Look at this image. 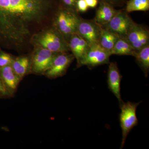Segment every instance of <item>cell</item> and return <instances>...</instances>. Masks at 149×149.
I'll return each instance as SVG.
<instances>
[{"instance_id":"6da1fadb","label":"cell","mask_w":149,"mask_h":149,"mask_svg":"<svg viewBox=\"0 0 149 149\" xmlns=\"http://www.w3.org/2000/svg\"><path fill=\"white\" fill-rule=\"evenodd\" d=\"M10 17L14 38L21 39L27 34V24L42 13L43 0H10Z\"/></svg>"},{"instance_id":"7a4b0ae2","label":"cell","mask_w":149,"mask_h":149,"mask_svg":"<svg viewBox=\"0 0 149 149\" xmlns=\"http://www.w3.org/2000/svg\"><path fill=\"white\" fill-rule=\"evenodd\" d=\"M140 103H132L128 102L123 103L120 106L121 112L120 114V127L122 131V140L121 148L125 144L126 138L129 132L138 124L136 116V110Z\"/></svg>"},{"instance_id":"3957f363","label":"cell","mask_w":149,"mask_h":149,"mask_svg":"<svg viewBox=\"0 0 149 149\" xmlns=\"http://www.w3.org/2000/svg\"><path fill=\"white\" fill-rule=\"evenodd\" d=\"M64 37L54 30L45 32L38 37L37 42L42 47L55 53H65L69 50L68 44Z\"/></svg>"},{"instance_id":"277c9868","label":"cell","mask_w":149,"mask_h":149,"mask_svg":"<svg viewBox=\"0 0 149 149\" xmlns=\"http://www.w3.org/2000/svg\"><path fill=\"white\" fill-rule=\"evenodd\" d=\"M111 55V53L103 48L99 43L92 44L90 45L88 51L80 61L78 67L83 65L94 67L107 64L109 63Z\"/></svg>"},{"instance_id":"5b68a950","label":"cell","mask_w":149,"mask_h":149,"mask_svg":"<svg viewBox=\"0 0 149 149\" xmlns=\"http://www.w3.org/2000/svg\"><path fill=\"white\" fill-rule=\"evenodd\" d=\"M80 20V18L72 10H62L57 17V26L60 33L63 37H70L76 33Z\"/></svg>"},{"instance_id":"8992f818","label":"cell","mask_w":149,"mask_h":149,"mask_svg":"<svg viewBox=\"0 0 149 149\" xmlns=\"http://www.w3.org/2000/svg\"><path fill=\"white\" fill-rule=\"evenodd\" d=\"M134 23L126 13L119 10L107 24L102 26L115 33L120 38L126 39L127 34Z\"/></svg>"},{"instance_id":"52a82bcc","label":"cell","mask_w":149,"mask_h":149,"mask_svg":"<svg viewBox=\"0 0 149 149\" xmlns=\"http://www.w3.org/2000/svg\"><path fill=\"white\" fill-rule=\"evenodd\" d=\"M102 26L95 19L86 20L80 19L76 33L86 40L90 45L99 43Z\"/></svg>"},{"instance_id":"ba28073f","label":"cell","mask_w":149,"mask_h":149,"mask_svg":"<svg viewBox=\"0 0 149 149\" xmlns=\"http://www.w3.org/2000/svg\"><path fill=\"white\" fill-rule=\"evenodd\" d=\"M55 54L42 47L35 51L31 62L32 72L36 74L45 73L50 66Z\"/></svg>"},{"instance_id":"9c48e42d","label":"cell","mask_w":149,"mask_h":149,"mask_svg":"<svg viewBox=\"0 0 149 149\" xmlns=\"http://www.w3.org/2000/svg\"><path fill=\"white\" fill-rule=\"evenodd\" d=\"M74 58L73 55L68 54L65 52L56 54L50 66L45 72V74L49 78H56L62 76Z\"/></svg>"},{"instance_id":"30bf717a","label":"cell","mask_w":149,"mask_h":149,"mask_svg":"<svg viewBox=\"0 0 149 149\" xmlns=\"http://www.w3.org/2000/svg\"><path fill=\"white\" fill-rule=\"evenodd\" d=\"M126 39L138 52L149 45L148 31L145 27L134 22L127 34Z\"/></svg>"},{"instance_id":"8fae6325","label":"cell","mask_w":149,"mask_h":149,"mask_svg":"<svg viewBox=\"0 0 149 149\" xmlns=\"http://www.w3.org/2000/svg\"><path fill=\"white\" fill-rule=\"evenodd\" d=\"M121 78L122 77L116 63H111L108 72V85L110 91L118 100L120 106L123 102L120 95Z\"/></svg>"},{"instance_id":"7c38bea8","label":"cell","mask_w":149,"mask_h":149,"mask_svg":"<svg viewBox=\"0 0 149 149\" xmlns=\"http://www.w3.org/2000/svg\"><path fill=\"white\" fill-rule=\"evenodd\" d=\"M68 46L70 49L77 60V67L85 56L90 47V45L77 33L71 35L70 39Z\"/></svg>"},{"instance_id":"4fadbf2b","label":"cell","mask_w":149,"mask_h":149,"mask_svg":"<svg viewBox=\"0 0 149 149\" xmlns=\"http://www.w3.org/2000/svg\"><path fill=\"white\" fill-rule=\"evenodd\" d=\"M0 77L6 88L13 95L21 79L15 74L10 64L0 68Z\"/></svg>"},{"instance_id":"5bb4252c","label":"cell","mask_w":149,"mask_h":149,"mask_svg":"<svg viewBox=\"0 0 149 149\" xmlns=\"http://www.w3.org/2000/svg\"><path fill=\"white\" fill-rule=\"evenodd\" d=\"M118 11L115 9L110 4L100 1L94 19L98 24L104 26L111 20Z\"/></svg>"},{"instance_id":"9a60e30c","label":"cell","mask_w":149,"mask_h":149,"mask_svg":"<svg viewBox=\"0 0 149 149\" xmlns=\"http://www.w3.org/2000/svg\"><path fill=\"white\" fill-rule=\"evenodd\" d=\"M137 52L125 38H119L111 54L118 55H129L136 57Z\"/></svg>"},{"instance_id":"2e32d148","label":"cell","mask_w":149,"mask_h":149,"mask_svg":"<svg viewBox=\"0 0 149 149\" xmlns=\"http://www.w3.org/2000/svg\"><path fill=\"white\" fill-rule=\"evenodd\" d=\"M119 38L115 33L102 27L99 43L103 48L111 53Z\"/></svg>"},{"instance_id":"e0dca14e","label":"cell","mask_w":149,"mask_h":149,"mask_svg":"<svg viewBox=\"0 0 149 149\" xmlns=\"http://www.w3.org/2000/svg\"><path fill=\"white\" fill-rule=\"evenodd\" d=\"M10 65L15 74L21 80L27 73L30 63L28 57L22 56L13 59Z\"/></svg>"},{"instance_id":"ac0fdd59","label":"cell","mask_w":149,"mask_h":149,"mask_svg":"<svg viewBox=\"0 0 149 149\" xmlns=\"http://www.w3.org/2000/svg\"><path fill=\"white\" fill-rule=\"evenodd\" d=\"M135 57L146 74L149 69V45H147L137 52Z\"/></svg>"},{"instance_id":"d6986e66","label":"cell","mask_w":149,"mask_h":149,"mask_svg":"<svg viewBox=\"0 0 149 149\" xmlns=\"http://www.w3.org/2000/svg\"><path fill=\"white\" fill-rule=\"evenodd\" d=\"M149 9V0H129L126 6V12L130 13L137 11H146Z\"/></svg>"},{"instance_id":"ffe728a7","label":"cell","mask_w":149,"mask_h":149,"mask_svg":"<svg viewBox=\"0 0 149 149\" xmlns=\"http://www.w3.org/2000/svg\"><path fill=\"white\" fill-rule=\"evenodd\" d=\"M13 59L10 55L0 50V68L11 64Z\"/></svg>"},{"instance_id":"44dd1931","label":"cell","mask_w":149,"mask_h":149,"mask_svg":"<svg viewBox=\"0 0 149 149\" xmlns=\"http://www.w3.org/2000/svg\"><path fill=\"white\" fill-rule=\"evenodd\" d=\"M12 96V95H11L8 90L6 88L1 78L0 77V99L10 97Z\"/></svg>"},{"instance_id":"7402d4cb","label":"cell","mask_w":149,"mask_h":149,"mask_svg":"<svg viewBox=\"0 0 149 149\" xmlns=\"http://www.w3.org/2000/svg\"><path fill=\"white\" fill-rule=\"evenodd\" d=\"M76 7L77 10L81 12H86L89 8L85 0H77Z\"/></svg>"},{"instance_id":"603a6c76","label":"cell","mask_w":149,"mask_h":149,"mask_svg":"<svg viewBox=\"0 0 149 149\" xmlns=\"http://www.w3.org/2000/svg\"><path fill=\"white\" fill-rule=\"evenodd\" d=\"M65 4L70 9L74 11V9H77L76 3L77 0H62Z\"/></svg>"},{"instance_id":"cb8c5ba5","label":"cell","mask_w":149,"mask_h":149,"mask_svg":"<svg viewBox=\"0 0 149 149\" xmlns=\"http://www.w3.org/2000/svg\"><path fill=\"white\" fill-rule=\"evenodd\" d=\"M88 7L94 8L97 5L98 0H85Z\"/></svg>"},{"instance_id":"d4e9b609","label":"cell","mask_w":149,"mask_h":149,"mask_svg":"<svg viewBox=\"0 0 149 149\" xmlns=\"http://www.w3.org/2000/svg\"><path fill=\"white\" fill-rule=\"evenodd\" d=\"M100 1L106 2L109 3L112 5H114L119 0H100Z\"/></svg>"}]
</instances>
